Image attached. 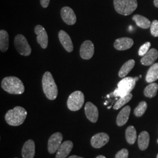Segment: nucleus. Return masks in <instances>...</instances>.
Wrapping results in <instances>:
<instances>
[{"instance_id":"f257e3e1","label":"nucleus","mask_w":158,"mask_h":158,"mask_svg":"<svg viewBox=\"0 0 158 158\" xmlns=\"http://www.w3.org/2000/svg\"><path fill=\"white\" fill-rule=\"evenodd\" d=\"M1 87L4 90L12 94H21L25 91L23 81L15 76H8L2 79Z\"/></svg>"},{"instance_id":"f03ea898","label":"nucleus","mask_w":158,"mask_h":158,"mask_svg":"<svg viewBox=\"0 0 158 158\" xmlns=\"http://www.w3.org/2000/svg\"><path fill=\"white\" fill-rule=\"evenodd\" d=\"M42 88L46 97L50 100H54L58 94V89L52 74L49 72H46L42 80Z\"/></svg>"},{"instance_id":"7ed1b4c3","label":"nucleus","mask_w":158,"mask_h":158,"mask_svg":"<svg viewBox=\"0 0 158 158\" xmlns=\"http://www.w3.org/2000/svg\"><path fill=\"white\" fill-rule=\"evenodd\" d=\"M27 112L25 108L17 106L6 113V122L12 126H19L23 124L27 118Z\"/></svg>"},{"instance_id":"20e7f679","label":"nucleus","mask_w":158,"mask_h":158,"mask_svg":"<svg viewBox=\"0 0 158 158\" xmlns=\"http://www.w3.org/2000/svg\"><path fill=\"white\" fill-rule=\"evenodd\" d=\"M114 6L118 14L127 16L135 10L138 2L137 0H114Z\"/></svg>"},{"instance_id":"39448f33","label":"nucleus","mask_w":158,"mask_h":158,"mask_svg":"<svg viewBox=\"0 0 158 158\" xmlns=\"http://www.w3.org/2000/svg\"><path fill=\"white\" fill-rule=\"evenodd\" d=\"M136 81L135 78L128 77L122 79L117 85V89L113 92V95L115 97H123L131 93L134 89Z\"/></svg>"},{"instance_id":"423d86ee","label":"nucleus","mask_w":158,"mask_h":158,"mask_svg":"<svg viewBox=\"0 0 158 158\" xmlns=\"http://www.w3.org/2000/svg\"><path fill=\"white\" fill-rule=\"evenodd\" d=\"M85 102V96L80 91L72 93L68 98L67 106L70 110L76 111L81 109Z\"/></svg>"},{"instance_id":"0eeeda50","label":"nucleus","mask_w":158,"mask_h":158,"mask_svg":"<svg viewBox=\"0 0 158 158\" xmlns=\"http://www.w3.org/2000/svg\"><path fill=\"white\" fill-rule=\"evenodd\" d=\"M14 45L18 52L25 56H29L32 49L26 38L21 34H18L15 37Z\"/></svg>"},{"instance_id":"6e6552de","label":"nucleus","mask_w":158,"mask_h":158,"mask_svg":"<svg viewBox=\"0 0 158 158\" xmlns=\"http://www.w3.org/2000/svg\"><path fill=\"white\" fill-rule=\"evenodd\" d=\"M94 53V46L93 43L90 40H87L81 45L80 49V57L85 60H89L93 56Z\"/></svg>"},{"instance_id":"1a4fd4ad","label":"nucleus","mask_w":158,"mask_h":158,"mask_svg":"<svg viewBox=\"0 0 158 158\" xmlns=\"http://www.w3.org/2000/svg\"><path fill=\"white\" fill-rule=\"evenodd\" d=\"M63 135L60 132H56L51 136L48 140V149L49 152L53 154L56 152L62 144Z\"/></svg>"},{"instance_id":"9d476101","label":"nucleus","mask_w":158,"mask_h":158,"mask_svg":"<svg viewBox=\"0 0 158 158\" xmlns=\"http://www.w3.org/2000/svg\"><path fill=\"white\" fill-rule=\"evenodd\" d=\"M35 32L37 35V42L43 49L47 48L48 45V36L44 28L42 25H38L35 28Z\"/></svg>"},{"instance_id":"9b49d317","label":"nucleus","mask_w":158,"mask_h":158,"mask_svg":"<svg viewBox=\"0 0 158 158\" xmlns=\"http://www.w3.org/2000/svg\"><path fill=\"white\" fill-rule=\"evenodd\" d=\"M109 140L110 137L107 134L100 132L94 135L91 138V144L93 148L98 149L107 144Z\"/></svg>"},{"instance_id":"f8f14e48","label":"nucleus","mask_w":158,"mask_h":158,"mask_svg":"<svg viewBox=\"0 0 158 158\" xmlns=\"http://www.w3.org/2000/svg\"><path fill=\"white\" fill-rule=\"evenodd\" d=\"M60 15L63 21L69 25H73L76 23V16L73 10L69 7L64 6L60 11Z\"/></svg>"},{"instance_id":"ddd939ff","label":"nucleus","mask_w":158,"mask_h":158,"mask_svg":"<svg viewBox=\"0 0 158 158\" xmlns=\"http://www.w3.org/2000/svg\"><path fill=\"white\" fill-rule=\"evenodd\" d=\"M86 117L91 123H95L98 118V110L96 106L91 102H87L85 108Z\"/></svg>"},{"instance_id":"4468645a","label":"nucleus","mask_w":158,"mask_h":158,"mask_svg":"<svg viewBox=\"0 0 158 158\" xmlns=\"http://www.w3.org/2000/svg\"><path fill=\"white\" fill-rule=\"evenodd\" d=\"M59 39L64 49L68 52L73 51V45L69 34L65 31L61 30L59 32Z\"/></svg>"},{"instance_id":"2eb2a0df","label":"nucleus","mask_w":158,"mask_h":158,"mask_svg":"<svg viewBox=\"0 0 158 158\" xmlns=\"http://www.w3.org/2000/svg\"><path fill=\"white\" fill-rule=\"evenodd\" d=\"M133 45L134 40L128 37H124L115 40L114 46L115 49L118 51H125L129 49Z\"/></svg>"},{"instance_id":"dca6fc26","label":"nucleus","mask_w":158,"mask_h":158,"mask_svg":"<svg viewBox=\"0 0 158 158\" xmlns=\"http://www.w3.org/2000/svg\"><path fill=\"white\" fill-rule=\"evenodd\" d=\"M73 143L70 141L63 142L57 151L56 158H66L72 151Z\"/></svg>"},{"instance_id":"f3484780","label":"nucleus","mask_w":158,"mask_h":158,"mask_svg":"<svg viewBox=\"0 0 158 158\" xmlns=\"http://www.w3.org/2000/svg\"><path fill=\"white\" fill-rule=\"evenodd\" d=\"M35 155V145L32 139L26 142L22 149L23 158H34Z\"/></svg>"},{"instance_id":"a211bd4d","label":"nucleus","mask_w":158,"mask_h":158,"mask_svg":"<svg viewBox=\"0 0 158 158\" xmlns=\"http://www.w3.org/2000/svg\"><path fill=\"white\" fill-rule=\"evenodd\" d=\"M158 58V51L152 48L149 49L146 55L141 59V63L144 66H150L153 64Z\"/></svg>"},{"instance_id":"6ab92c4d","label":"nucleus","mask_w":158,"mask_h":158,"mask_svg":"<svg viewBox=\"0 0 158 158\" xmlns=\"http://www.w3.org/2000/svg\"><path fill=\"white\" fill-rule=\"evenodd\" d=\"M131 113V107L127 106L123 108L117 117V124L119 127L124 125L128 121Z\"/></svg>"},{"instance_id":"aec40b11","label":"nucleus","mask_w":158,"mask_h":158,"mask_svg":"<svg viewBox=\"0 0 158 158\" xmlns=\"http://www.w3.org/2000/svg\"><path fill=\"white\" fill-rule=\"evenodd\" d=\"M158 79V63L153 64L149 68L146 76V81L151 83Z\"/></svg>"},{"instance_id":"412c9836","label":"nucleus","mask_w":158,"mask_h":158,"mask_svg":"<svg viewBox=\"0 0 158 158\" xmlns=\"http://www.w3.org/2000/svg\"><path fill=\"white\" fill-rule=\"evenodd\" d=\"M138 147L142 151H145L149 143V134L147 131H142L138 138Z\"/></svg>"},{"instance_id":"4be33fe9","label":"nucleus","mask_w":158,"mask_h":158,"mask_svg":"<svg viewBox=\"0 0 158 158\" xmlns=\"http://www.w3.org/2000/svg\"><path fill=\"white\" fill-rule=\"evenodd\" d=\"M132 19L135 22L136 25L141 28L148 29L151 27V23L146 17L136 14L132 17Z\"/></svg>"},{"instance_id":"5701e85b","label":"nucleus","mask_w":158,"mask_h":158,"mask_svg":"<svg viewBox=\"0 0 158 158\" xmlns=\"http://www.w3.org/2000/svg\"><path fill=\"white\" fill-rule=\"evenodd\" d=\"M135 64V62L134 59H131L125 63L119 71V77L122 78L125 77L134 68Z\"/></svg>"},{"instance_id":"b1692460","label":"nucleus","mask_w":158,"mask_h":158,"mask_svg":"<svg viewBox=\"0 0 158 158\" xmlns=\"http://www.w3.org/2000/svg\"><path fill=\"white\" fill-rule=\"evenodd\" d=\"M9 47V35L5 30L0 31V50L5 52Z\"/></svg>"},{"instance_id":"393cba45","label":"nucleus","mask_w":158,"mask_h":158,"mask_svg":"<svg viewBox=\"0 0 158 158\" xmlns=\"http://www.w3.org/2000/svg\"><path fill=\"white\" fill-rule=\"evenodd\" d=\"M125 137L127 141L131 145L134 144L136 139V131L134 127L129 126L125 131Z\"/></svg>"},{"instance_id":"a878e982","label":"nucleus","mask_w":158,"mask_h":158,"mask_svg":"<svg viewBox=\"0 0 158 158\" xmlns=\"http://www.w3.org/2000/svg\"><path fill=\"white\" fill-rule=\"evenodd\" d=\"M158 90V85L156 83H151L145 89L144 95L148 98H153L156 96Z\"/></svg>"},{"instance_id":"bb28decb","label":"nucleus","mask_w":158,"mask_h":158,"mask_svg":"<svg viewBox=\"0 0 158 158\" xmlns=\"http://www.w3.org/2000/svg\"><path fill=\"white\" fill-rule=\"evenodd\" d=\"M132 94L130 93L126 96L121 97L119 98L118 100L116 102L115 105L114 106V110H118L120 108L124 106L125 104L128 103L132 98Z\"/></svg>"},{"instance_id":"cd10ccee","label":"nucleus","mask_w":158,"mask_h":158,"mask_svg":"<svg viewBox=\"0 0 158 158\" xmlns=\"http://www.w3.org/2000/svg\"><path fill=\"white\" fill-rule=\"evenodd\" d=\"M147 107H148V104H147V102H141L139 104V105L134 110L135 115L138 117L142 116L143 115V114L145 113V111L147 110Z\"/></svg>"},{"instance_id":"c85d7f7f","label":"nucleus","mask_w":158,"mask_h":158,"mask_svg":"<svg viewBox=\"0 0 158 158\" xmlns=\"http://www.w3.org/2000/svg\"><path fill=\"white\" fill-rule=\"evenodd\" d=\"M151 46V44L149 42H147L145 43L143 45L140 47L139 51H138V54L140 56H143L145 55H146L148 52L149 51V48Z\"/></svg>"},{"instance_id":"c756f323","label":"nucleus","mask_w":158,"mask_h":158,"mask_svg":"<svg viewBox=\"0 0 158 158\" xmlns=\"http://www.w3.org/2000/svg\"><path fill=\"white\" fill-rule=\"evenodd\" d=\"M151 33L153 36L158 37V21L154 20L151 23Z\"/></svg>"},{"instance_id":"7c9ffc66","label":"nucleus","mask_w":158,"mask_h":158,"mask_svg":"<svg viewBox=\"0 0 158 158\" xmlns=\"http://www.w3.org/2000/svg\"><path fill=\"white\" fill-rule=\"evenodd\" d=\"M128 151L127 149H123L117 153L115 158H128Z\"/></svg>"},{"instance_id":"2f4dec72","label":"nucleus","mask_w":158,"mask_h":158,"mask_svg":"<svg viewBox=\"0 0 158 158\" xmlns=\"http://www.w3.org/2000/svg\"><path fill=\"white\" fill-rule=\"evenodd\" d=\"M40 4L42 7L44 8H47L49 4V2H50V0H40Z\"/></svg>"},{"instance_id":"473e14b6","label":"nucleus","mask_w":158,"mask_h":158,"mask_svg":"<svg viewBox=\"0 0 158 158\" xmlns=\"http://www.w3.org/2000/svg\"><path fill=\"white\" fill-rule=\"evenodd\" d=\"M153 4H154V6L158 8V0H154Z\"/></svg>"},{"instance_id":"72a5a7b5","label":"nucleus","mask_w":158,"mask_h":158,"mask_svg":"<svg viewBox=\"0 0 158 158\" xmlns=\"http://www.w3.org/2000/svg\"><path fill=\"white\" fill-rule=\"evenodd\" d=\"M68 158H82V157H80V156H77V155H72V156H70V157H69Z\"/></svg>"},{"instance_id":"f704fd0d","label":"nucleus","mask_w":158,"mask_h":158,"mask_svg":"<svg viewBox=\"0 0 158 158\" xmlns=\"http://www.w3.org/2000/svg\"><path fill=\"white\" fill-rule=\"evenodd\" d=\"M96 158H106L105 156H102V155H98V156H97Z\"/></svg>"},{"instance_id":"c9c22d12","label":"nucleus","mask_w":158,"mask_h":158,"mask_svg":"<svg viewBox=\"0 0 158 158\" xmlns=\"http://www.w3.org/2000/svg\"><path fill=\"white\" fill-rule=\"evenodd\" d=\"M142 77V75H140V76H139V78H141Z\"/></svg>"},{"instance_id":"e433bc0d","label":"nucleus","mask_w":158,"mask_h":158,"mask_svg":"<svg viewBox=\"0 0 158 158\" xmlns=\"http://www.w3.org/2000/svg\"><path fill=\"white\" fill-rule=\"evenodd\" d=\"M111 107H108V109H110V108Z\"/></svg>"},{"instance_id":"4c0bfd02","label":"nucleus","mask_w":158,"mask_h":158,"mask_svg":"<svg viewBox=\"0 0 158 158\" xmlns=\"http://www.w3.org/2000/svg\"><path fill=\"white\" fill-rule=\"evenodd\" d=\"M157 158H158V155H157Z\"/></svg>"},{"instance_id":"58836bf2","label":"nucleus","mask_w":158,"mask_h":158,"mask_svg":"<svg viewBox=\"0 0 158 158\" xmlns=\"http://www.w3.org/2000/svg\"><path fill=\"white\" fill-rule=\"evenodd\" d=\"M157 142H158V141H157Z\"/></svg>"},{"instance_id":"ea45409f","label":"nucleus","mask_w":158,"mask_h":158,"mask_svg":"<svg viewBox=\"0 0 158 158\" xmlns=\"http://www.w3.org/2000/svg\"></svg>"}]
</instances>
